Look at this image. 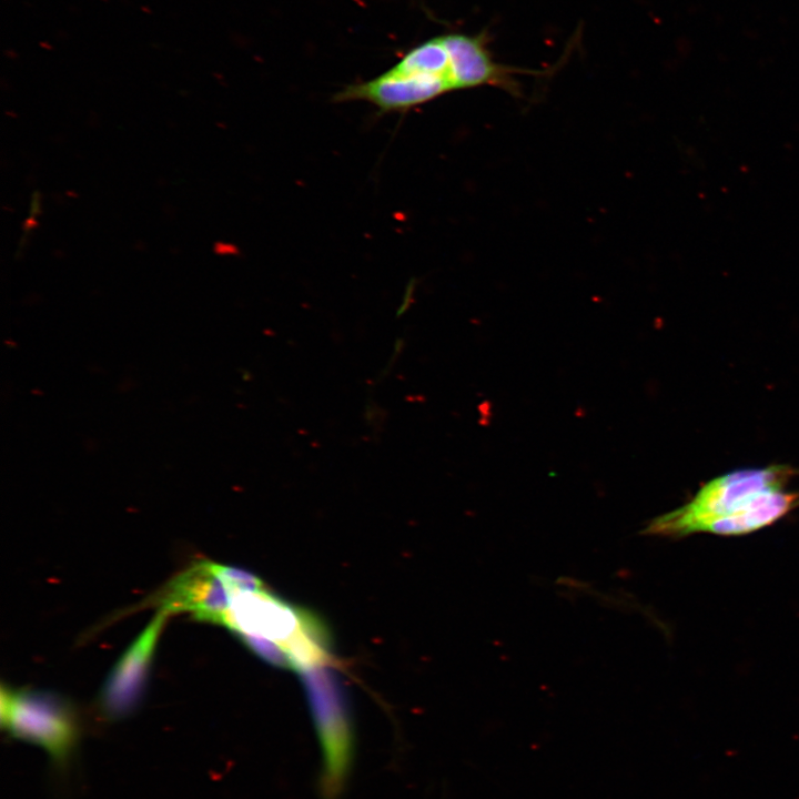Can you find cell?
Masks as SVG:
<instances>
[{
  "instance_id": "1",
  "label": "cell",
  "mask_w": 799,
  "mask_h": 799,
  "mask_svg": "<svg viewBox=\"0 0 799 799\" xmlns=\"http://www.w3.org/2000/svg\"><path fill=\"white\" fill-rule=\"evenodd\" d=\"M798 469L789 465L740 469L705 484L685 505L655 517L644 534L671 538L696 533L745 535L769 526L799 506L787 486Z\"/></svg>"
},
{
  "instance_id": "2",
  "label": "cell",
  "mask_w": 799,
  "mask_h": 799,
  "mask_svg": "<svg viewBox=\"0 0 799 799\" xmlns=\"http://www.w3.org/2000/svg\"><path fill=\"white\" fill-rule=\"evenodd\" d=\"M0 696L2 729L14 739L42 748L55 769H65L80 737L71 704L52 692L18 691L4 685Z\"/></svg>"
},
{
  "instance_id": "3",
  "label": "cell",
  "mask_w": 799,
  "mask_h": 799,
  "mask_svg": "<svg viewBox=\"0 0 799 799\" xmlns=\"http://www.w3.org/2000/svg\"><path fill=\"white\" fill-rule=\"evenodd\" d=\"M321 746L318 790L323 799H338L352 771L355 738L343 694L321 667L302 671Z\"/></svg>"
},
{
  "instance_id": "4",
  "label": "cell",
  "mask_w": 799,
  "mask_h": 799,
  "mask_svg": "<svg viewBox=\"0 0 799 799\" xmlns=\"http://www.w3.org/2000/svg\"><path fill=\"white\" fill-rule=\"evenodd\" d=\"M311 617L310 613L286 604L264 587L232 596L221 625L236 634L244 644L267 640L277 645L285 655L286 646Z\"/></svg>"
},
{
  "instance_id": "5",
  "label": "cell",
  "mask_w": 799,
  "mask_h": 799,
  "mask_svg": "<svg viewBox=\"0 0 799 799\" xmlns=\"http://www.w3.org/2000/svg\"><path fill=\"white\" fill-rule=\"evenodd\" d=\"M168 614L159 611L125 650L110 672L99 697L102 715L117 720L130 715L142 697L153 651Z\"/></svg>"
},
{
  "instance_id": "6",
  "label": "cell",
  "mask_w": 799,
  "mask_h": 799,
  "mask_svg": "<svg viewBox=\"0 0 799 799\" xmlns=\"http://www.w3.org/2000/svg\"><path fill=\"white\" fill-rule=\"evenodd\" d=\"M230 600L220 565L210 560L198 562L180 573L156 597L160 611L190 613L198 620L214 624H222Z\"/></svg>"
},
{
  "instance_id": "7",
  "label": "cell",
  "mask_w": 799,
  "mask_h": 799,
  "mask_svg": "<svg viewBox=\"0 0 799 799\" xmlns=\"http://www.w3.org/2000/svg\"><path fill=\"white\" fill-rule=\"evenodd\" d=\"M454 70L457 90L495 87L517 95V74H539L538 71L518 69L494 59L483 33L442 34Z\"/></svg>"
}]
</instances>
